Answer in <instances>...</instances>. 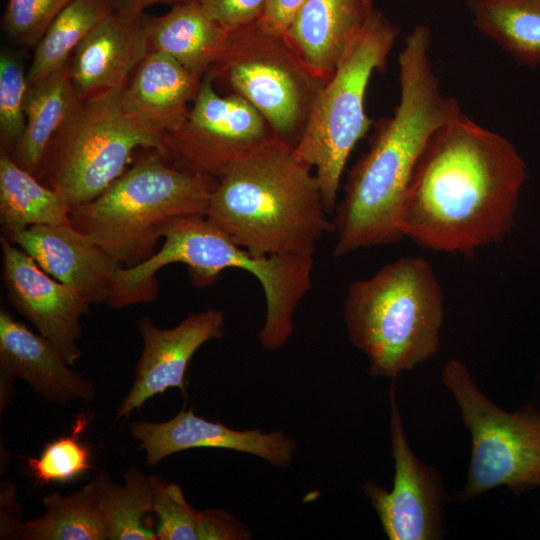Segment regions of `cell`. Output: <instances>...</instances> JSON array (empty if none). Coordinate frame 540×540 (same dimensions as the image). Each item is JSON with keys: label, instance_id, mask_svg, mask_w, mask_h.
Returning <instances> with one entry per match:
<instances>
[{"label": "cell", "instance_id": "3957f363", "mask_svg": "<svg viewBox=\"0 0 540 540\" xmlns=\"http://www.w3.org/2000/svg\"><path fill=\"white\" fill-rule=\"evenodd\" d=\"M217 179L205 218L254 255L314 256L334 232L313 169L278 137Z\"/></svg>", "mask_w": 540, "mask_h": 540}, {"label": "cell", "instance_id": "30bf717a", "mask_svg": "<svg viewBox=\"0 0 540 540\" xmlns=\"http://www.w3.org/2000/svg\"><path fill=\"white\" fill-rule=\"evenodd\" d=\"M206 75L250 102L274 134L293 148L324 83L307 70L284 34L269 33L257 21L228 30Z\"/></svg>", "mask_w": 540, "mask_h": 540}, {"label": "cell", "instance_id": "f1b7e54d", "mask_svg": "<svg viewBox=\"0 0 540 540\" xmlns=\"http://www.w3.org/2000/svg\"><path fill=\"white\" fill-rule=\"evenodd\" d=\"M28 89L23 61L14 51L0 56V140L1 151L10 154L21 137L26 116L24 102Z\"/></svg>", "mask_w": 540, "mask_h": 540}, {"label": "cell", "instance_id": "d6a6232c", "mask_svg": "<svg viewBox=\"0 0 540 540\" xmlns=\"http://www.w3.org/2000/svg\"><path fill=\"white\" fill-rule=\"evenodd\" d=\"M249 530L223 510L199 511L198 540H246Z\"/></svg>", "mask_w": 540, "mask_h": 540}, {"label": "cell", "instance_id": "8fae6325", "mask_svg": "<svg viewBox=\"0 0 540 540\" xmlns=\"http://www.w3.org/2000/svg\"><path fill=\"white\" fill-rule=\"evenodd\" d=\"M274 137L250 102L236 93L219 95L205 75L185 123L164 136L162 157L179 168L218 178Z\"/></svg>", "mask_w": 540, "mask_h": 540}, {"label": "cell", "instance_id": "ffe728a7", "mask_svg": "<svg viewBox=\"0 0 540 540\" xmlns=\"http://www.w3.org/2000/svg\"><path fill=\"white\" fill-rule=\"evenodd\" d=\"M201 80L169 55L150 51L122 92L124 110L144 126L166 135L187 120Z\"/></svg>", "mask_w": 540, "mask_h": 540}, {"label": "cell", "instance_id": "8992f818", "mask_svg": "<svg viewBox=\"0 0 540 540\" xmlns=\"http://www.w3.org/2000/svg\"><path fill=\"white\" fill-rule=\"evenodd\" d=\"M217 183L216 177L179 168L153 151L97 198L72 209L70 222L119 265L133 267L155 253L176 223L205 217Z\"/></svg>", "mask_w": 540, "mask_h": 540}, {"label": "cell", "instance_id": "cb8c5ba5", "mask_svg": "<svg viewBox=\"0 0 540 540\" xmlns=\"http://www.w3.org/2000/svg\"><path fill=\"white\" fill-rule=\"evenodd\" d=\"M477 30L517 63L540 65V0H466Z\"/></svg>", "mask_w": 540, "mask_h": 540}, {"label": "cell", "instance_id": "ac0fdd59", "mask_svg": "<svg viewBox=\"0 0 540 540\" xmlns=\"http://www.w3.org/2000/svg\"><path fill=\"white\" fill-rule=\"evenodd\" d=\"M68 366L46 338L1 309V407L16 378L28 381L50 401L67 402L75 398L91 401L95 394L93 385Z\"/></svg>", "mask_w": 540, "mask_h": 540}, {"label": "cell", "instance_id": "7402d4cb", "mask_svg": "<svg viewBox=\"0 0 540 540\" xmlns=\"http://www.w3.org/2000/svg\"><path fill=\"white\" fill-rule=\"evenodd\" d=\"M82 101L73 83L70 59L28 85L24 102L26 125L10 153L11 158L34 174L50 140Z\"/></svg>", "mask_w": 540, "mask_h": 540}, {"label": "cell", "instance_id": "836d02e7", "mask_svg": "<svg viewBox=\"0 0 540 540\" xmlns=\"http://www.w3.org/2000/svg\"><path fill=\"white\" fill-rule=\"evenodd\" d=\"M306 1L267 0L257 23L269 33L284 34L294 15Z\"/></svg>", "mask_w": 540, "mask_h": 540}, {"label": "cell", "instance_id": "2e32d148", "mask_svg": "<svg viewBox=\"0 0 540 540\" xmlns=\"http://www.w3.org/2000/svg\"><path fill=\"white\" fill-rule=\"evenodd\" d=\"M5 237L47 274L81 291L91 304L107 303L122 266L71 222L34 225Z\"/></svg>", "mask_w": 540, "mask_h": 540}, {"label": "cell", "instance_id": "e575fe53", "mask_svg": "<svg viewBox=\"0 0 540 540\" xmlns=\"http://www.w3.org/2000/svg\"><path fill=\"white\" fill-rule=\"evenodd\" d=\"M202 1L203 0H115V6L117 11L127 13H142L145 8L157 3H165L176 6Z\"/></svg>", "mask_w": 540, "mask_h": 540}, {"label": "cell", "instance_id": "484cf974", "mask_svg": "<svg viewBox=\"0 0 540 540\" xmlns=\"http://www.w3.org/2000/svg\"><path fill=\"white\" fill-rule=\"evenodd\" d=\"M47 512L24 524L20 534L31 540H104L107 529L98 505L94 480L70 496L43 499Z\"/></svg>", "mask_w": 540, "mask_h": 540}, {"label": "cell", "instance_id": "1f68e13d", "mask_svg": "<svg viewBox=\"0 0 540 540\" xmlns=\"http://www.w3.org/2000/svg\"><path fill=\"white\" fill-rule=\"evenodd\" d=\"M267 0H203L206 12L227 29L255 22Z\"/></svg>", "mask_w": 540, "mask_h": 540}, {"label": "cell", "instance_id": "7a4b0ae2", "mask_svg": "<svg viewBox=\"0 0 540 540\" xmlns=\"http://www.w3.org/2000/svg\"><path fill=\"white\" fill-rule=\"evenodd\" d=\"M430 44L425 25L415 26L405 39L398 59L399 103L354 165L334 211V257L403 238L401 213L414 169L434 133L462 112L441 90Z\"/></svg>", "mask_w": 540, "mask_h": 540}, {"label": "cell", "instance_id": "4dcf8cb0", "mask_svg": "<svg viewBox=\"0 0 540 540\" xmlns=\"http://www.w3.org/2000/svg\"><path fill=\"white\" fill-rule=\"evenodd\" d=\"M69 0H8L2 18L10 38L35 47Z\"/></svg>", "mask_w": 540, "mask_h": 540}, {"label": "cell", "instance_id": "7c38bea8", "mask_svg": "<svg viewBox=\"0 0 540 540\" xmlns=\"http://www.w3.org/2000/svg\"><path fill=\"white\" fill-rule=\"evenodd\" d=\"M389 432L394 460L390 490L372 480L362 485L390 540H439L446 534L445 492L439 472L422 462L406 438L394 385L389 391Z\"/></svg>", "mask_w": 540, "mask_h": 540}, {"label": "cell", "instance_id": "4316f807", "mask_svg": "<svg viewBox=\"0 0 540 540\" xmlns=\"http://www.w3.org/2000/svg\"><path fill=\"white\" fill-rule=\"evenodd\" d=\"M125 485L108 479L105 473L95 479L98 505L111 540H155L156 532L143 524L144 516L153 512L154 488L151 477L130 469Z\"/></svg>", "mask_w": 540, "mask_h": 540}, {"label": "cell", "instance_id": "ba28073f", "mask_svg": "<svg viewBox=\"0 0 540 540\" xmlns=\"http://www.w3.org/2000/svg\"><path fill=\"white\" fill-rule=\"evenodd\" d=\"M123 90L83 99L50 140L34 173L60 193L71 210L91 202L115 182L135 150L165 153L164 135L124 110Z\"/></svg>", "mask_w": 540, "mask_h": 540}, {"label": "cell", "instance_id": "f546056e", "mask_svg": "<svg viewBox=\"0 0 540 540\" xmlns=\"http://www.w3.org/2000/svg\"><path fill=\"white\" fill-rule=\"evenodd\" d=\"M154 488L153 512L161 540H198L199 511L186 501L181 487L151 476Z\"/></svg>", "mask_w": 540, "mask_h": 540}, {"label": "cell", "instance_id": "6da1fadb", "mask_svg": "<svg viewBox=\"0 0 540 540\" xmlns=\"http://www.w3.org/2000/svg\"><path fill=\"white\" fill-rule=\"evenodd\" d=\"M526 165L514 145L459 113L431 137L410 180L400 230L419 246L469 254L511 230Z\"/></svg>", "mask_w": 540, "mask_h": 540}, {"label": "cell", "instance_id": "e0dca14e", "mask_svg": "<svg viewBox=\"0 0 540 540\" xmlns=\"http://www.w3.org/2000/svg\"><path fill=\"white\" fill-rule=\"evenodd\" d=\"M150 18L143 12L116 10L76 47L70 57L71 74L83 99L127 86L150 52Z\"/></svg>", "mask_w": 540, "mask_h": 540}, {"label": "cell", "instance_id": "5b68a950", "mask_svg": "<svg viewBox=\"0 0 540 540\" xmlns=\"http://www.w3.org/2000/svg\"><path fill=\"white\" fill-rule=\"evenodd\" d=\"M158 252L133 267L121 269V290L136 301L157 297L156 273L164 266L181 263L188 267L195 286H207L224 270L239 268L253 275L262 286L265 321L258 333L261 346L274 351L286 344L294 331V314L312 288L314 256L254 255L230 240L205 217L182 220L164 235Z\"/></svg>", "mask_w": 540, "mask_h": 540}, {"label": "cell", "instance_id": "52a82bcc", "mask_svg": "<svg viewBox=\"0 0 540 540\" xmlns=\"http://www.w3.org/2000/svg\"><path fill=\"white\" fill-rule=\"evenodd\" d=\"M399 29L373 13L351 41L332 76L317 90L301 136L293 148L319 181L328 214L336 209L346 162L371 126L365 96L375 70L385 67Z\"/></svg>", "mask_w": 540, "mask_h": 540}, {"label": "cell", "instance_id": "44dd1931", "mask_svg": "<svg viewBox=\"0 0 540 540\" xmlns=\"http://www.w3.org/2000/svg\"><path fill=\"white\" fill-rule=\"evenodd\" d=\"M228 30L201 2L172 6L166 14L150 18V51L169 55L202 79L220 54Z\"/></svg>", "mask_w": 540, "mask_h": 540}, {"label": "cell", "instance_id": "4fadbf2b", "mask_svg": "<svg viewBox=\"0 0 540 540\" xmlns=\"http://www.w3.org/2000/svg\"><path fill=\"white\" fill-rule=\"evenodd\" d=\"M0 242L3 281L11 304L73 365L81 356L79 320L91 303L78 289L52 278L8 238L2 236Z\"/></svg>", "mask_w": 540, "mask_h": 540}, {"label": "cell", "instance_id": "9c48e42d", "mask_svg": "<svg viewBox=\"0 0 540 540\" xmlns=\"http://www.w3.org/2000/svg\"><path fill=\"white\" fill-rule=\"evenodd\" d=\"M441 381L471 438L466 482L454 499L465 504L499 487L519 494L540 486V410L500 408L457 358L443 367Z\"/></svg>", "mask_w": 540, "mask_h": 540}, {"label": "cell", "instance_id": "603a6c76", "mask_svg": "<svg viewBox=\"0 0 540 540\" xmlns=\"http://www.w3.org/2000/svg\"><path fill=\"white\" fill-rule=\"evenodd\" d=\"M71 208L57 191L20 167L6 152L0 154V218L4 236L34 225L70 222Z\"/></svg>", "mask_w": 540, "mask_h": 540}, {"label": "cell", "instance_id": "9a60e30c", "mask_svg": "<svg viewBox=\"0 0 540 540\" xmlns=\"http://www.w3.org/2000/svg\"><path fill=\"white\" fill-rule=\"evenodd\" d=\"M130 432L145 450L148 466L180 451L220 448L253 454L274 466L287 467L296 449L294 440L281 431L234 430L196 415L193 409H182L163 423L135 422Z\"/></svg>", "mask_w": 540, "mask_h": 540}, {"label": "cell", "instance_id": "5bb4252c", "mask_svg": "<svg viewBox=\"0 0 540 540\" xmlns=\"http://www.w3.org/2000/svg\"><path fill=\"white\" fill-rule=\"evenodd\" d=\"M224 325V314L217 309L191 313L169 329H160L149 317H143L138 323L143 351L134 383L117 416L127 417L169 388H178L185 395L186 372L193 355L207 341L222 337Z\"/></svg>", "mask_w": 540, "mask_h": 540}, {"label": "cell", "instance_id": "83f0119b", "mask_svg": "<svg viewBox=\"0 0 540 540\" xmlns=\"http://www.w3.org/2000/svg\"><path fill=\"white\" fill-rule=\"evenodd\" d=\"M88 422L87 415H79L70 435L47 444L38 458H25L27 472L35 483H66L92 468L91 450L79 441V435Z\"/></svg>", "mask_w": 540, "mask_h": 540}, {"label": "cell", "instance_id": "d4e9b609", "mask_svg": "<svg viewBox=\"0 0 540 540\" xmlns=\"http://www.w3.org/2000/svg\"><path fill=\"white\" fill-rule=\"evenodd\" d=\"M115 11V0H69L35 46L28 85L65 65L82 40Z\"/></svg>", "mask_w": 540, "mask_h": 540}, {"label": "cell", "instance_id": "d6986e66", "mask_svg": "<svg viewBox=\"0 0 540 540\" xmlns=\"http://www.w3.org/2000/svg\"><path fill=\"white\" fill-rule=\"evenodd\" d=\"M374 12L372 0H307L284 36L307 70L326 82Z\"/></svg>", "mask_w": 540, "mask_h": 540}, {"label": "cell", "instance_id": "277c9868", "mask_svg": "<svg viewBox=\"0 0 540 540\" xmlns=\"http://www.w3.org/2000/svg\"><path fill=\"white\" fill-rule=\"evenodd\" d=\"M343 317L369 375L395 379L439 352L442 287L428 260L402 257L349 285Z\"/></svg>", "mask_w": 540, "mask_h": 540}]
</instances>
